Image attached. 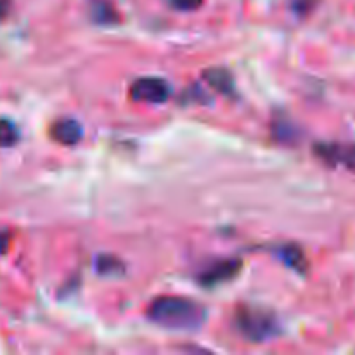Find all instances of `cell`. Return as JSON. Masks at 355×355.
Masks as SVG:
<instances>
[{
	"label": "cell",
	"instance_id": "1",
	"mask_svg": "<svg viewBox=\"0 0 355 355\" xmlns=\"http://www.w3.org/2000/svg\"><path fill=\"white\" fill-rule=\"evenodd\" d=\"M148 318L168 329H196L205 321V309L182 297H159L149 305Z\"/></svg>",
	"mask_w": 355,
	"mask_h": 355
},
{
	"label": "cell",
	"instance_id": "2",
	"mask_svg": "<svg viewBox=\"0 0 355 355\" xmlns=\"http://www.w3.org/2000/svg\"><path fill=\"white\" fill-rule=\"evenodd\" d=\"M236 326L245 338L252 342H266L279 333V322L272 312L259 307H243L236 314Z\"/></svg>",
	"mask_w": 355,
	"mask_h": 355
},
{
	"label": "cell",
	"instance_id": "3",
	"mask_svg": "<svg viewBox=\"0 0 355 355\" xmlns=\"http://www.w3.org/2000/svg\"><path fill=\"white\" fill-rule=\"evenodd\" d=\"M132 97L139 103L148 104H162L172 94L168 83L163 78H156V76H146V78H139L137 82L132 85L130 89Z\"/></svg>",
	"mask_w": 355,
	"mask_h": 355
},
{
	"label": "cell",
	"instance_id": "4",
	"mask_svg": "<svg viewBox=\"0 0 355 355\" xmlns=\"http://www.w3.org/2000/svg\"><path fill=\"white\" fill-rule=\"evenodd\" d=\"M314 153L328 165L345 166V168L355 172V144L319 142V144L314 146Z\"/></svg>",
	"mask_w": 355,
	"mask_h": 355
},
{
	"label": "cell",
	"instance_id": "5",
	"mask_svg": "<svg viewBox=\"0 0 355 355\" xmlns=\"http://www.w3.org/2000/svg\"><path fill=\"white\" fill-rule=\"evenodd\" d=\"M239 267H241L239 260H222V262L214 263L207 270H203L201 283L207 284V286H215L218 283H224V281L231 279V277L238 274Z\"/></svg>",
	"mask_w": 355,
	"mask_h": 355
},
{
	"label": "cell",
	"instance_id": "6",
	"mask_svg": "<svg viewBox=\"0 0 355 355\" xmlns=\"http://www.w3.org/2000/svg\"><path fill=\"white\" fill-rule=\"evenodd\" d=\"M51 135L59 144L75 146L82 139V127H80L78 121L71 120V118H64V120H59L52 125Z\"/></svg>",
	"mask_w": 355,
	"mask_h": 355
},
{
	"label": "cell",
	"instance_id": "7",
	"mask_svg": "<svg viewBox=\"0 0 355 355\" xmlns=\"http://www.w3.org/2000/svg\"><path fill=\"white\" fill-rule=\"evenodd\" d=\"M279 259L286 263L290 269L297 270V272L304 274L307 270V257H305L304 250L298 248L295 245H286L279 250Z\"/></svg>",
	"mask_w": 355,
	"mask_h": 355
},
{
	"label": "cell",
	"instance_id": "8",
	"mask_svg": "<svg viewBox=\"0 0 355 355\" xmlns=\"http://www.w3.org/2000/svg\"><path fill=\"white\" fill-rule=\"evenodd\" d=\"M205 78H207V82L210 83L214 89H217L218 92L222 94H231L232 90H234V80L229 75V71H225V69L222 68L208 69V71L205 73Z\"/></svg>",
	"mask_w": 355,
	"mask_h": 355
},
{
	"label": "cell",
	"instance_id": "9",
	"mask_svg": "<svg viewBox=\"0 0 355 355\" xmlns=\"http://www.w3.org/2000/svg\"><path fill=\"white\" fill-rule=\"evenodd\" d=\"M19 139L16 125L9 120H0V148H10Z\"/></svg>",
	"mask_w": 355,
	"mask_h": 355
},
{
	"label": "cell",
	"instance_id": "10",
	"mask_svg": "<svg viewBox=\"0 0 355 355\" xmlns=\"http://www.w3.org/2000/svg\"><path fill=\"white\" fill-rule=\"evenodd\" d=\"M97 270H99V274H104V276L123 274V263L116 257H99L97 259Z\"/></svg>",
	"mask_w": 355,
	"mask_h": 355
},
{
	"label": "cell",
	"instance_id": "11",
	"mask_svg": "<svg viewBox=\"0 0 355 355\" xmlns=\"http://www.w3.org/2000/svg\"><path fill=\"white\" fill-rule=\"evenodd\" d=\"M94 17H96V21H99V23L106 24L116 21L118 14L110 2H97L96 6H94Z\"/></svg>",
	"mask_w": 355,
	"mask_h": 355
},
{
	"label": "cell",
	"instance_id": "12",
	"mask_svg": "<svg viewBox=\"0 0 355 355\" xmlns=\"http://www.w3.org/2000/svg\"><path fill=\"white\" fill-rule=\"evenodd\" d=\"M170 3L177 10H194L203 3V0H170Z\"/></svg>",
	"mask_w": 355,
	"mask_h": 355
},
{
	"label": "cell",
	"instance_id": "13",
	"mask_svg": "<svg viewBox=\"0 0 355 355\" xmlns=\"http://www.w3.org/2000/svg\"><path fill=\"white\" fill-rule=\"evenodd\" d=\"M314 6H315V0H291V7L300 14L309 12Z\"/></svg>",
	"mask_w": 355,
	"mask_h": 355
},
{
	"label": "cell",
	"instance_id": "14",
	"mask_svg": "<svg viewBox=\"0 0 355 355\" xmlns=\"http://www.w3.org/2000/svg\"><path fill=\"white\" fill-rule=\"evenodd\" d=\"M7 243H9V236H7V234H0V253L6 252Z\"/></svg>",
	"mask_w": 355,
	"mask_h": 355
},
{
	"label": "cell",
	"instance_id": "15",
	"mask_svg": "<svg viewBox=\"0 0 355 355\" xmlns=\"http://www.w3.org/2000/svg\"><path fill=\"white\" fill-rule=\"evenodd\" d=\"M7 9H9V2L7 0H0V17L7 12Z\"/></svg>",
	"mask_w": 355,
	"mask_h": 355
}]
</instances>
